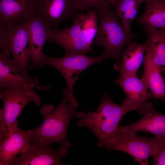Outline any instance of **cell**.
Instances as JSON below:
<instances>
[{"instance_id": "9", "label": "cell", "mask_w": 165, "mask_h": 165, "mask_svg": "<svg viewBox=\"0 0 165 165\" xmlns=\"http://www.w3.org/2000/svg\"><path fill=\"white\" fill-rule=\"evenodd\" d=\"M154 141V138L141 137L136 132L123 130L119 128L113 143L106 147L109 152H126L140 165H147L148 164L149 157L151 156Z\"/></svg>"}, {"instance_id": "15", "label": "cell", "mask_w": 165, "mask_h": 165, "mask_svg": "<svg viewBox=\"0 0 165 165\" xmlns=\"http://www.w3.org/2000/svg\"><path fill=\"white\" fill-rule=\"evenodd\" d=\"M34 0H0V27L22 22L35 12Z\"/></svg>"}, {"instance_id": "8", "label": "cell", "mask_w": 165, "mask_h": 165, "mask_svg": "<svg viewBox=\"0 0 165 165\" xmlns=\"http://www.w3.org/2000/svg\"><path fill=\"white\" fill-rule=\"evenodd\" d=\"M85 14L82 12L77 13L72 19V24L63 29H53L52 38L47 43H53L61 47L67 55L96 54L92 48L87 45L81 31V27Z\"/></svg>"}, {"instance_id": "24", "label": "cell", "mask_w": 165, "mask_h": 165, "mask_svg": "<svg viewBox=\"0 0 165 165\" xmlns=\"http://www.w3.org/2000/svg\"><path fill=\"white\" fill-rule=\"evenodd\" d=\"M113 0H79L80 12L90 9H106L111 8Z\"/></svg>"}, {"instance_id": "1", "label": "cell", "mask_w": 165, "mask_h": 165, "mask_svg": "<svg viewBox=\"0 0 165 165\" xmlns=\"http://www.w3.org/2000/svg\"><path fill=\"white\" fill-rule=\"evenodd\" d=\"M137 107L125 99L121 105L114 103L106 94L103 98L95 111L78 112L77 126L85 127L91 130L97 137V146L100 148L112 144L119 130V124L126 113Z\"/></svg>"}, {"instance_id": "21", "label": "cell", "mask_w": 165, "mask_h": 165, "mask_svg": "<svg viewBox=\"0 0 165 165\" xmlns=\"http://www.w3.org/2000/svg\"><path fill=\"white\" fill-rule=\"evenodd\" d=\"M145 0H113L112 5L121 22L127 30H131L130 24L135 18L141 5Z\"/></svg>"}, {"instance_id": "23", "label": "cell", "mask_w": 165, "mask_h": 165, "mask_svg": "<svg viewBox=\"0 0 165 165\" xmlns=\"http://www.w3.org/2000/svg\"><path fill=\"white\" fill-rule=\"evenodd\" d=\"M151 156L153 165H165V135L155 136Z\"/></svg>"}, {"instance_id": "13", "label": "cell", "mask_w": 165, "mask_h": 165, "mask_svg": "<svg viewBox=\"0 0 165 165\" xmlns=\"http://www.w3.org/2000/svg\"><path fill=\"white\" fill-rule=\"evenodd\" d=\"M137 110L142 117L137 121L124 126H119L120 130L152 133L155 136L165 135V114L160 113L153 107L150 102L140 106Z\"/></svg>"}, {"instance_id": "17", "label": "cell", "mask_w": 165, "mask_h": 165, "mask_svg": "<svg viewBox=\"0 0 165 165\" xmlns=\"http://www.w3.org/2000/svg\"><path fill=\"white\" fill-rule=\"evenodd\" d=\"M146 49L145 42L137 44L131 42L123 52L120 60L114 64L119 75H136L143 63Z\"/></svg>"}, {"instance_id": "14", "label": "cell", "mask_w": 165, "mask_h": 165, "mask_svg": "<svg viewBox=\"0 0 165 165\" xmlns=\"http://www.w3.org/2000/svg\"><path fill=\"white\" fill-rule=\"evenodd\" d=\"M16 123L8 137L0 144V165H10L16 155L26 150L31 141V130H21Z\"/></svg>"}, {"instance_id": "19", "label": "cell", "mask_w": 165, "mask_h": 165, "mask_svg": "<svg viewBox=\"0 0 165 165\" xmlns=\"http://www.w3.org/2000/svg\"><path fill=\"white\" fill-rule=\"evenodd\" d=\"M141 79L154 98L165 102V79L150 56L145 53Z\"/></svg>"}, {"instance_id": "5", "label": "cell", "mask_w": 165, "mask_h": 165, "mask_svg": "<svg viewBox=\"0 0 165 165\" xmlns=\"http://www.w3.org/2000/svg\"><path fill=\"white\" fill-rule=\"evenodd\" d=\"M28 34L22 21L0 27V53L13 57L15 69L23 76L31 77L28 73L31 64L27 53Z\"/></svg>"}, {"instance_id": "4", "label": "cell", "mask_w": 165, "mask_h": 165, "mask_svg": "<svg viewBox=\"0 0 165 165\" xmlns=\"http://www.w3.org/2000/svg\"><path fill=\"white\" fill-rule=\"evenodd\" d=\"M34 88L28 86L0 89V98L3 106L0 110V144L8 137L13 125L19 123L17 118L27 104L32 102L40 105V97L34 91Z\"/></svg>"}, {"instance_id": "16", "label": "cell", "mask_w": 165, "mask_h": 165, "mask_svg": "<svg viewBox=\"0 0 165 165\" xmlns=\"http://www.w3.org/2000/svg\"><path fill=\"white\" fill-rule=\"evenodd\" d=\"M126 94V100L138 107L154 97L136 75H119L115 80Z\"/></svg>"}, {"instance_id": "10", "label": "cell", "mask_w": 165, "mask_h": 165, "mask_svg": "<svg viewBox=\"0 0 165 165\" xmlns=\"http://www.w3.org/2000/svg\"><path fill=\"white\" fill-rule=\"evenodd\" d=\"M79 0H34L35 12L52 29L79 12Z\"/></svg>"}, {"instance_id": "7", "label": "cell", "mask_w": 165, "mask_h": 165, "mask_svg": "<svg viewBox=\"0 0 165 165\" xmlns=\"http://www.w3.org/2000/svg\"><path fill=\"white\" fill-rule=\"evenodd\" d=\"M22 21L27 27L28 34L27 53L31 62L29 69L42 68L46 66L48 56L43 52V47L45 42L52 38L53 29L46 25L35 12Z\"/></svg>"}, {"instance_id": "6", "label": "cell", "mask_w": 165, "mask_h": 165, "mask_svg": "<svg viewBox=\"0 0 165 165\" xmlns=\"http://www.w3.org/2000/svg\"><path fill=\"white\" fill-rule=\"evenodd\" d=\"M105 59L106 57L103 54L96 57L86 54L65 55L60 57L48 56L46 65L53 66L63 76L67 84V88L63 91V97L76 108L79 104L73 94L75 82L85 69L94 64L102 62Z\"/></svg>"}, {"instance_id": "11", "label": "cell", "mask_w": 165, "mask_h": 165, "mask_svg": "<svg viewBox=\"0 0 165 165\" xmlns=\"http://www.w3.org/2000/svg\"><path fill=\"white\" fill-rule=\"evenodd\" d=\"M68 148L61 145L57 150L50 144L31 142L29 147L16 157L10 165H61L62 159L67 155Z\"/></svg>"}, {"instance_id": "18", "label": "cell", "mask_w": 165, "mask_h": 165, "mask_svg": "<svg viewBox=\"0 0 165 165\" xmlns=\"http://www.w3.org/2000/svg\"><path fill=\"white\" fill-rule=\"evenodd\" d=\"M145 8L138 17V23L145 31L165 30V0H145Z\"/></svg>"}, {"instance_id": "3", "label": "cell", "mask_w": 165, "mask_h": 165, "mask_svg": "<svg viewBox=\"0 0 165 165\" xmlns=\"http://www.w3.org/2000/svg\"><path fill=\"white\" fill-rule=\"evenodd\" d=\"M96 10L98 28L92 45L102 47L104 50L103 54L106 58L113 59L117 62L120 59L124 47L138 35L125 28L114 9L110 8Z\"/></svg>"}, {"instance_id": "2", "label": "cell", "mask_w": 165, "mask_h": 165, "mask_svg": "<svg viewBox=\"0 0 165 165\" xmlns=\"http://www.w3.org/2000/svg\"><path fill=\"white\" fill-rule=\"evenodd\" d=\"M75 109L64 97L54 110L51 105H43L40 110L43 122L31 130V142L46 145L57 142L70 148L72 144L67 139V129L71 119L78 113Z\"/></svg>"}, {"instance_id": "22", "label": "cell", "mask_w": 165, "mask_h": 165, "mask_svg": "<svg viewBox=\"0 0 165 165\" xmlns=\"http://www.w3.org/2000/svg\"><path fill=\"white\" fill-rule=\"evenodd\" d=\"M87 11L82 19L81 28L87 45L92 48V42L98 30V18L96 9Z\"/></svg>"}, {"instance_id": "20", "label": "cell", "mask_w": 165, "mask_h": 165, "mask_svg": "<svg viewBox=\"0 0 165 165\" xmlns=\"http://www.w3.org/2000/svg\"><path fill=\"white\" fill-rule=\"evenodd\" d=\"M147 39L145 53L148 54L165 79V30L145 32Z\"/></svg>"}, {"instance_id": "12", "label": "cell", "mask_w": 165, "mask_h": 165, "mask_svg": "<svg viewBox=\"0 0 165 165\" xmlns=\"http://www.w3.org/2000/svg\"><path fill=\"white\" fill-rule=\"evenodd\" d=\"M9 56L0 53V89H18L33 86L38 90H48V86L40 84L37 76L26 77L15 68Z\"/></svg>"}]
</instances>
